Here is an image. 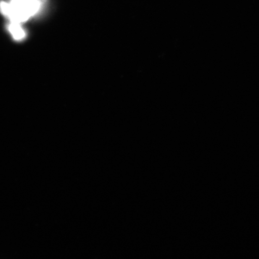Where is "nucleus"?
Masks as SVG:
<instances>
[{
  "mask_svg": "<svg viewBox=\"0 0 259 259\" xmlns=\"http://www.w3.org/2000/svg\"><path fill=\"white\" fill-rule=\"evenodd\" d=\"M8 30L12 37L16 40L20 41L25 37L26 32L21 24L11 22L8 25Z\"/></svg>",
  "mask_w": 259,
  "mask_h": 259,
  "instance_id": "nucleus-1",
  "label": "nucleus"
}]
</instances>
